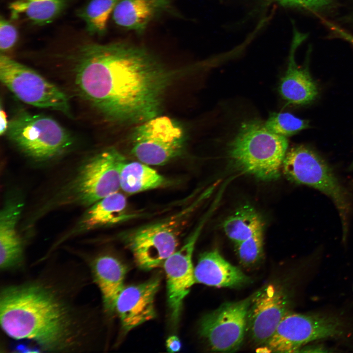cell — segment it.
<instances>
[{
    "mask_svg": "<svg viewBox=\"0 0 353 353\" xmlns=\"http://www.w3.org/2000/svg\"><path fill=\"white\" fill-rule=\"evenodd\" d=\"M126 199L118 192L91 205L84 215L82 224L87 228L122 222L132 216L126 213Z\"/></svg>",
    "mask_w": 353,
    "mask_h": 353,
    "instance_id": "ffe728a7",
    "label": "cell"
},
{
    "mask_svg": "<svg viewBox=\"0 0 353 353\" xmlns=\"http://www.w3.org/2000/svg\"><path fill=\"white\" fill-rule=\"evenodd\" d=\"M160 283V277L155 276L124 287L116 301L115 311L125 332L155 317L154 301Z\"/></svg>",
    "mask_w": 353,
    "mask_h": 353,
    "instance_id": "5bb4252c",
    "label": "cell"
},
{
    "mask_svg": "<svg viewBox=\"0 0 353 353\" xmlns=\"http://www.w3.org/2000/svg\"><path fill=\"white\" fill-rule=\"evenodd\" d=\"M280 3L292 6L309 9H317L329 1L330 0H277Z\"/></svg>",
    "mask_w": 353,
    "mask_h": 353,
    "instance_id": "83f0119b",
    "label": "cell"
},
{
    "mask_svg": "<svg viewBox=\"0 0 353 353\" xmlns=\"http://www.w3.org/2000/svg\"><path fill=\"white\" fill-rule=\"evenodd\" d=\"M352 169H353V164L352 165Z\"/></svg>",
    "mask_w": 353,
    "mask_h": 353,
    "instance_id": "1f68e13d",
    "label": "cell"
},
{
    "mask_svg": "<svg viewBox=\"0 0 353 353\" xmlns=\"http://www.w3.org/2000/svg\"><path fill=\"white\" fill-rule=\"evenodd\" d=\"M328 24L331 25L328 23ZM331 27L332 29L341 37H342L343 39L346 40V41H348L349 43L352 44L353 45V36L351 35V34L347 32L345 30H343L342 29L340 28L338 26H336L335 25H331Z\"/></svg>",
    "mask_w": 353,
    "mask_h": 353,
    "instance_id": "4dcf8cb0",
    "label": "cell"
},
{
    "mask_svg": "<svg viewBox=\"0 0 353 353\" xmlns=\"http://www.w3.org/2000/svg\"><path fill=\"white\" fill-rule=\"evenodd\" d=\"M263 229L247 239L236 244L241 263L246 266L255 264L261 258L263 251Z\"/></svg>",
    "mask_w": 353,
    "mask_h": 353,
    "instance_id": "484cf974",
    "label": "cell"
},
{
    "mask_svg": "<svg viewBox=\"0 0 353 353\" xmlns=\"http://www.w3.org/2000/svg\"><path fill=\"white\" fill-rule=\"evenodd\" d=\"M282 168L291 181L316 189L332 200L340 215L345 237L351 209L349 196L328 164L313 150L299 145L287 151Z\"/></svg>",
    "mask_w": 353,
    "mask_h": 353,
    "instance_id": "277c9868",
    "label": "cell"
},
{
    "mask_svg": "<svg viewBox=\"0 0 353 353\" xmlns=\"http://www.w3.org/2000/svg\"><path fill=\"white\" fill-rule=\"evenodd\" d=\"M8 124L9 121L7 119L6 113L1 105L0 112V134L1 135L6 134Z\"/></svg>",
    "mask_w": 353,
    "mask_h": 353,
    "instance_id": "f546056e",
    "label": "cell"
},
{
    "mask_svg": "<svg viewBox=\"0 0 353 353\" xmlns=\"http://www.w3.org/2000/svg\"><path fill=\"white\" fill-rule=\"evenodd\" d=\"M20 203L5 204L0 215V269L2 272L19 271L25 266L24 244L16 231L21 213Z\"/></svg>",
    "mask_w": 353,
    "mask_h": 353,
    "instance_id": "ac0fdd59",
    "label": "cell"
},
{
    "mask_svg": "<svg viewBox=\"0 0 353 353\" xmlns=\"http://www.w3.org/2000/svg\"><path fill=\"white\" fill-rule=\"evenodd\" d=\"M165 181L163 176L140 161L126 160L120 169V188L126 193L135 194L157 188Z\"/></svg>",
    "mask_w": 353,
    "mask_h": 353,
    "instance_id": "44dd1931",
    "label": "cell"
},
{
    "mask_svg": "<svg viewBox=\"0 0 353 353\" xmlns=\"http://www.w3.org/2000/svg\"><path fill=\"white\" fill-rule=\"evenodd\" d=\"M223 228L226 235L236 244L263 229V223L253 207L245 205L225 221Z\"/></svg>",
    "mask_w": 353,
    "mask_h": 353,
    "instance_id": "603a6c76",
    "label": "cell"
},
{
    "mask_svg": "<svg viewBox=\"0 0 353 353\" xmlns=\"http://www.w3.org/2000/svg\"><path fill=\"white\" fill-rule=\"evenodd\" d=\"M126 160L117 149H106L87 161L72 185L74 200L92 205L120 188V172Z\"/></svg>",
    "mask_w": 353,
    "mask_h": 353,
    "instance_id": "ba28073f",
    "label": "cell"
},
{
    "mask_svg": "<svg viewBox=\"0 0 353 353\" xmlns=\"http://www.w3.org/2000/svg\"><path fill=\"white\" fill-rule=\"evenodd\" d=\"M173 0H119L112 19L120 27L143 34L149 24L166 13H174Z\"/></svg>",
    "mask_w": 353,
    "mask_h": 353,
    "instance_id": "2e32d148",
    "label": "cell"
},
{
    "mask_svg": "<svg viewBox=\"0 0 353 353\" xmlns=\"http://www.w3.org/2000/svg\"><path fill=\"white\" fill-rule=\"evenodd\" d=\"M264 124L271 132L286 137L309 127L307 121L288 112L271 113Z\"/></svg>",
    "mask_w": 353,
    "mask_h": 353,
    "instance_id": "d4e9b609",
    "label": "cell"
},
{
    "mask_svg": "<svg viewBox=\"0 0 353 353\" xmlns=\"http://www.w3.org/2000/svg\"><path fill=\"white\" fill-rule=\"evenodd\" d=\"M119 0H91L78 12L91 35H102L106 31L110 14Z\"/></svg>",
    "mask_w": 353,
    "mask_h": 353,
    "instance_id": "cb8c5ba5",
    "label": "cell"
},
{
    "mask_svg": "<svg viewBox=\"0 0 353 353\" xmlns=\"http://www.w3.org/2000/svg\"><path fill=\"white\" fill-rule=\"evenodd\" d=\"M166 345L168 351L171 353L178 352L181 348V342L176 335L169 337L166 340Z\"/></svg>",
    "mask_w": 353,
    "mask_h": 353,
    "instance_id": "f1b7e54d",
    "label": "cell"
},
{
    "mask_svg": "<svg viewBox=\"0 0 353 353\" xmlns=\"http://www.w3.org/2000/svg\"><path fill=\"white\" fill-rule=\"evenodd\" d=\"M18 37L15 27L6 20L1 18L0 21V49L6 51L15 45Z\"/></svg>",
    "mask_w": 353,
    "mask_h": 353,
    "instance_id": "4316f807",
    "label": "cell"
},
{
    "mask_svg": "<svg viewBox=\"0 0 353 353\" xmlns=\"http://www.w3.org/2000/svg\"><path fill=\"white\" fill-rule=\"evenodd\" d=\"M287 137L256 119L243 123L227 147L230 161L245 173L265 180L277 178L287 152Z\"/></svg>",
    "mask_w": 353,
    "mask_h": 353,
    "instance_id": "3957f363",
    "label": "cell"
},
{
    "mask_svg": "<svg viewBox=\"0 0 353 353\" xmlns=\"http://www.w3.org/2000/svg\"><path fill=\"white\" fill-rule=\"evenodd\" d=\"M204 224L201 223L178 250L164 262L166 276L168 302L172 318L176 321L184 299L196 283L192 255L196 241Z\"/></svg>",
    "mask_w": 353,
    "mask_h": 353,
    "instance_id": "4fadbf2b",
    "label": "cell"
},
{
    "mask_svg": "<svg viewBox=\"0 0 353 353\" xmlns=\"http://www.w3.org/2000/svg\"><path fill=\"white\" fill-rule=\"evenodd\" d=\"M196 283L216 287L236 288L250 278L239 268L227 261L216 250L201 254L194 268Z\"/></svg>",
    "mask_w": 353,
    "mask_h": 353,
    "instance_id": "e0dca14e",
    "label": "cell"
},
{
    "mask_svg": "<svg viewBox=\"0 0 353 353\" xmlns=\"http://www.w3.org/2000/svg\"><path fill=\"white\" fill-rule=\"evenodd\" d=\"M92 280L84 263H46L36 276L0 289V326L42 352L94 351L95 310L81 296Z\"/></svg>",
    "mask_w": 353,
    "mask_h": 353,
    "instance_id": "6da1fadb",
    "label": "cell"
},
{
    "mask_svg": "<svg viewBox=\"0 0 353 353\" xmlns=\"http://www.w3.org/2000/svg\"><path fill=\"white\" fill-rule=\"evenodd\" d=\"M305 36L299 33L295 34L288 67L278 85V90L281 98L293 105L309 103L318 94L317 86L307 68L298 67L295 61V50Z\"/></svg>",
    "mask_w": 353,
    "mask_h": 353,
    "instance_id": "d6986e66",
    "label": "cell"
},
{
    "mask_svg": "<svg viewBox=\"0 0 353 353\" xmlns=\"http://www.w3.org/2000/svg\"><path fill=\"white\" fill-rule=\"evenodd\" d=\"M252 294L236 302L223 303L201 320L199 334L211 351L235 352L247 333V316Z\"/></svg>",
    "mask_w": 353,
    "mask_h": 353,
    "instance_id": "9c48e42d",
    "label": "cell"
},
{
    "mask_svg": "<svg viewBox=\"0 0 353 353\" xmlns=\"http://www.w3.org/2000/svg\"><path fill=\"white\" fill-rule=\"evenodd\" d=\"M179 231L175 222H161L137 229L125 242L138 267L151 270L163 264L176 251Z\"/></svg>",
    "mask_w": 353,
    "mask_h": 353,
    "instance_id": "8fae6325",
    "label": "cell"
},
{
    "mask_svg": "<svg viewBox=\"0 0 353 353\" xmlns=\"http://www.w3.org/2000/svg\"><path fill=\"white\" fill-rule=\"evenodd\" d=\"M131 153L149 165H164L178 155L185 142L181 126L170 118L157 116L140 124L131 136Z\"/></svg>",
    "mask_w": 353,
    "mask_h": 353,
    "instance_id": "52a82bcc",
    "label": "cell"
},
{
    "mask_svg": "<svg viewBox=\"0 0 353 353\" xmlns=\"http://www.w3.org/2000/svg\"><path fill=\"white\" fill-rule=\"evenodd\" d=\"M85 262L92 281L100 291L105 312L112 313L115 311L117 299L125 287L126 267L119 260L108 254L90 258Z\"/></svg>",
    "mask_w": 353,
    "mask_h": 353,
    "instance_id": "9a60e30c",
    "label": "cell"
},
{
    "mask_svg": "<svg viewBox=\"0 0 353 353\" xmlns=\"http://www.w3.org/2000/svg\"><path fill=\"white\" fill-rule=\"evenodd\" d=\"M0 79L23 102L71 116L68 97L62 90L32 69L2 54Z\"/></svg>",
    "mask_w": 353,
    "mask_h": 353,
    "instance_id": "8992f818",
    "label": "cell"
},
{
    "mask_svg": "<svg viewBox=\"0 0 353 353\" xmlns=\"http://www.w3.org/2000/svg\"><path fill=\"white\" fill-rule=\"evenodd\" d=\"M340 327L332 318L289 312L265 345L271 352H297L309 342L339 334Z\"/></svg>",
    "mask_w": 353,
    "mask_h": 353,
    "instance_id": "30bf717a",
    "label": "cell"
},
{
    "mask_svg": "<svg viewBox=\"0 0 353 353\" xmlns=\"http://www.w3.org/2000/svg\"><path fill=\"white\" fill-rule=\"evenodd\" d=\"M6 134L24 153L37 159L56 156L73 142L70 134L53 119L25 110L10 119Z\"/></svg>",
    "mask_w": 353,
    "mask_h": 353,
    "instance_id": "5b68a950",
    "label": "cell"
},
{
    "mask_svg": "<svg viewBox=\"0 0 353 353\" xmlns=\"http://www.w3.org/2000/svg\"><path fill=\"white\" fill-rule=\"evenodd\" d=\"M65 6V0H16L9 9L14 18L24 15L32 23L43 25L51 23Z\"/></svg>",
    "mask_w": 353,
    "mask_h": 353,
    "instance_id": "7402d4cb",
    "label": "cell"
},
{
    "mask_svg": "<svg viewBox=\"0 0 353 353\" xmlns=\"http://www.w3.org/2000/svg\"><path fill=\"white\" fill-rule=\"evenodd\" d=\"M288 297L280 287L270 284L252 294L247 332L256 344H266L289 312Z\"/></svg>",
    "mask_w": 353,
    "mask_h": 353,
    "instance_id": "7c38bea8",
    "label": "cell"
},
{
    "mask_svg": "<svg viewBox=\"0 0 353 353\" xmlns=\"http://www.w3.org/2000/svg\"><path fill=\"white\" fill-rule=\"evenodd\" d=\"M190 69L171 68L150 49L120 41L80 47L73 76L79 95L106 120L140 124L159 115L166 90Z\"/></svg>",
    "mask_w": 353,
    "mask_h": 353,
    "instance_id": "7a4b0ae2",
    "label": "cell"
}]
</instances>
